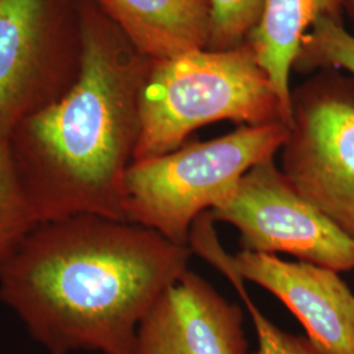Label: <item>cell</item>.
<instances>
[{"label":"cell","instance_id":"9","mask_svg":"<svg viewBox=\"0 0 354 354\" xmlns=\"http://www.w3.org/2000/svg\"><path fill=\"white\" fill-rule=\"evenodd\" d=\"M129 42L153 62L206 49L207 0H99Z\"/></svg>","mask_w":354,"mask_h":354},{"label":"cell","instance_id":"1","mask_svg":"<svg viewBox=\"0 0 354 354\" xmlns=\"http://www.w3.org/2000/svg\"><path fill=\"white\" fill-rule=\"evenodd\" d=\"M189 247L80 214L39 223L0 268V299L51 354H134L142 319L188 270Z\"/></svg>","mask_w":354,"mask_h":354},{"label":"cell","instance_id":"4","mask_svg":"<svg viewBox=\"0 0 354 354\" xmlns=\"http://www.w3.org/2000/svg\"><path fill=\"white\" fill-rule=\"evenodd\" d=\"M288 136L283 122L239 127L215 140L133 162L125 176L127 222L188 247L194 221L222 203L252 167L274 158Z\"/></svg>","mask_w":354,"mask_h":354},{"label":"cell","instance_id":"5","mask_svg":"<svg viewBox=\"0 0 354 354\" xmlns=\"http://www.w3.org/2000/svg\"><path fill=\"white\" fill-rule=\"evenodd\" d=\"M281 171L294 189L354 241V77L320 70L291 91Z\"/></svg>","mask_w":354,"mask_h":354},{"label":"cell","instance_id":"13","mask_svg":"<svg viewBox=\"0 0 354 354\" xmlns=\"http://www.w3.org/2000/svg\"><path fill=\"white\" fill-rule=\"evenodd\" d=\"M37 225L17 176L8 140H0V268Z\"/></svg>","mask_w":354,"mask_h":354},{"label":"cell","instance_id":"2","mask_svg":"<svg viewBox=\"0 0 354 354\" xmlns=\"http://www.w3.org/2000/svg\"><path fill=\"white\" fill-rule=\"evenodd\" d=\"M152 64L121 30L84 29L74 87L26 117L28 153L13 159L38 225L80 214L127 221L125 176Z\"/></svg>","mask_w":354,"mask_h":354},{"label":"cell","instance_id":"15","mask_svg":"<svg viewBox=\"0 0 354 354\" xmlns=\"http://www.w3.org/2000/svg\"><path fill=\"white\" fill-rule=\"evenodd\" d=\"M210 6V36L207 50L238 48L259 23L264 0H207Z\"/></svg>","mask_w":354,"mask_h":354},{"label":"cell","instance_id":"7","mask_svg":"<svg viewBox=\"0 0 354 354\" xmlns=\"http://www.w3.org/2000/svg\"><path fill=\"white\" fill-rule=\"evenodd\" d=\"M230 263L290 310L319 353L354 354V292L339 272L248 251L230 256Z\"/></svg>","mask_w":354,"mask_h":354},{"label":"cell","instance_id":"14","mask_svg":"<svg viewBox=\"0 0 354 354\" xmlns=\"http://www.w3.org/2000/svg\"><path fill=\"white\" fill-rule=\"evenodd\" d=\"M292 70L301 74L339 70L354 77L353 33L345 29L344 23L319 19L306 35Z\"/></svg>","mask_w":354,"mask_h":354},{"label":"cell","instance_id":"16","mask_svg":"<svg viewBox=\"0 0 354 354\" xmlns=\"http://www.w3.org/2000/svg\"><path fill=\"white\" fill-rule=\"evenodd\" d=\"M344 12L348 15L349 21L354 28V0H344Z\"/></svg>","mask_w":354,"mask_h":354},{"label":"cell","instance_id":"6","mask_svg":"<svg viewBox=\"0 0 354 354\" xmlns=\"http://www.w3.org/2000/svg\"><path fill=\"white\" fill-rule=\"evenodd\" d=\"M209 212L239 231L243 251L288 253L339 273L354 269V241L294 189L274 158L252 167Z\"/></svg>","mask_w":354,"mask_h":354},{"label":"cell","instance_id":"12","mask_svg":"<svg viewBox=\"0 0 354 354\" xmlns=\"http://www.w3.org/2000/svg\"><path fill=\"white\" fill-rule=\"evenodd\" d=\"M198 256L206 260L210 266L223 273L231 285L239 292L250 315L252 317L256 329L259 348L253 354H320L307 337L294 336L283 332L257 308L250 298L241 276L234 270L230 263V254L223 250L218 238H210L203 241L198 250Z\"/></svg>","mask_w":354,"mask_h":354},{"label":"cell","instance_id":"10","mask_svg":"<svg viewBox=\"0 0 354 354\" xmlns=\"http://www.w3.org/2000/svg\"><path fill=\"white\" fill-rule=\"evenodd\" d=\"M344 0H264L247 42L263 67L291 124L290 74L306 35L319 19L342 21Z\"/></svg>","mask_w":354,"mask_h":354},{"label":"cell","instance_id":"3","mask_svg":"<svg viewBox=\"0 0 354 354\" xmlns=\"http://www.w3.org/2000/svg\"><path fill=\"white\" fill-rule=\"evenodd\" d=\"M218 121L290 127L247 41L230 50L200 49L153 62L140 93V137L133 162L175 151L193 131Z\"/></svg>","mask_w":354,"mask_h":354},{"label":"cell","instance_id":"11","mask_svg":"<svg viewBox=\"0 0 354 354\" xmlns=\"http://www.w3.org/2000/svg\"><path fill=\"white\" fill-rule=\"evenodd\" d=\"M44 15L45 0H0V140L26 108Z\"/></svg>","mask_w":354,"mask_h":354},{"label":"cell","instance_id":"8","mask_svg":"<svg viewBox=\"0 0 354 354\" xmlns=\"http://www.w3.org/2000/svg\"><path fill=\"white\" fill-rule=\"evenodd\" d=\"M243 320L238 304L188 270L142 319L134 354H248Z\"/></svg>","mask_w":354,"mask_h":354}]
</instances>
